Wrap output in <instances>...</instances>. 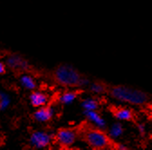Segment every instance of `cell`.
Returning <instances> with one entry per match:
<instances>
[{"mask_svg": "<svg viewBox=\"0 0 152 150\" xmlns=\"http://www.w3.org/2000/svg\"><path fill=\"white\" fill-rule=\"evenodd\" d=\"M83 138L90 147L94 149L110 148L115 146V142L109 136L108 132L93 125L83 130Z\"/></svg>", "mask_w": 152, "mask_h": 150, "instance_id": "3957f363", "label": "cell"}, {"mask_svg": "<svg viewBox=\"0 0 152 150\" xmlns=\"http://www.w3.org/2000/svg\"><path fill=\"white\" fill-rule=\"evenodd\" d=\"M19 82L21 86L28 90H34L37 88V83L34 80V78L30 74L27 73H22L19 77Z\"/></svg>", "mask_w": 152, "mask_h": 150, "instance_id": "7c38bea8", "label": "cell"}, {"mask_svg": "<svg viewBox=\"0 0 152 150\" xmlns=\"http://www.w3.org/2000/svg\"><path fill=\"white\" fill-rule=\"evenodd\" d=\"M114 147L118 148V149H127L128 148L127 146L122 145V144H117V143H115V146H114Z\"/></svg>", "mask_w": 152, "mask_h": 150, "instance_id": "d6986e66", "label": "cell"}, {"mask_svg": "<svg viewBox=\"0 0 152 150\" xmlns=\"http://www.w3.org/2000/svg\"><path fill=\"white\" fill-rule=\"evenodd\" d=\"M113 116L116 118L117 120L120 121H130L134 119V113L129 108L126 107H119L113 109Z\"/></svg>", "mask_w": 152, "mask_h": 150, "instance_id": "30bf717a", "label": "cell"}, {"mask_svg": "<svg viewBox=\"0 0 152 150\" xmlns=\"http://www.w3.org/2000/svg\"><path fill=\"white\" fill-rule=\"evenodd\" d=\"M5 62L7 67H9L14 71H26L31 68L29 62L25 57H23L22 55L17 53H11L7 55Z\"/></svg>", "mask_w": 152, "mask_h": 150, "instance_id": "8992f818", "label": "cell"}, {"mask_svg": "<svg viewBox=\"0 0 152 150\" xmlns=\"http://www.w3.org/2000/svg\"><path fill=\"white\" fill-rule=\"evenodd\" d=\"M53 133L45 130H34L29 137V144L34 148H46L54 140Z\"/></svg>", "mask_w": 152, "mask_h": 150, "instance_id": "277c9868", "label": "cell"}, {"mask_svg": "<svg viewBox=\"0 0 152 150\" xmlns=\"http://www.w3.org/2000/svg\"><path fill=\"white\" fill-rule=\"evenodd\" d=\"M108 94L118 101L133 106H143L149 100V97L145 91L122 84L109 87Z\"/></svg>", "mask_w": 152, "mask_h": 150, "instance_id": "6da1fadb", "label": "cell"}, {"mask_svg": "<svg viewBox=\"0 0 152 150\" xmlns=\"http://www.w3.org/2000/svg\"><path fill=\"white\" fill-rule=\"evenodd\" d=\"M54 115V109L51 105H45L36 108L33 113V118L39 123H46L50 121Z\"/></svg>", "mask_w": 152, "mask_h": 150, "instance_id": "52a82bcc", "label": "cell"}, {"mask_svg": "<svg viewBox=\"0 0 152 150\" xmlns=\"http://www.w3.org/2000/svg\"><path fill=\"white\" fill-rule=\"evenodd\" d=\"M79 94H80L79 90L68 89L67 90L64 91L62 94L58 97V101L63 105L72 104L76 99L78 98Z\"/></svg>", "mask_w": 152, "mask_h": 150, "instance_id": "8fae6325", "label": "cell"}, {"mask_svg": "<svg viewBox=\"0 0 152 150\" xmlns=\"http://www.w3.org/2000/svg\"><path fill=\"white\" fill-rule=\"evenodd\" d=\"M77 131L70 127H60L54 135V141L63 148L72 146L77 139Z\"/></svg>", "mask_w": 152, "mask_h": 150, "instance_id": "5b68a950", "label": "cell"}, {"mask_svg": "<svg viewBox=\"0 0 152 150\" xmlns=\"http://www.w3.org/2000/svg\"><path fill=\"white\" fill-rule=\"evenodd\" d=\"M11 103V97L5 91L0 92V110L5 111Z\"/></svg>", "mask_w": 152, "mask_h": 150, "instance_id": "2e32d148", "label": "cell"}, {"mask_svg": "<svg viewBox=\"0 0 152 150\" xmlns=\"http://www.w3.org/2000/svg\"><path fill=\"white\" fill-rule=\"evenodd\" d=\"M83 77V75L74 66L67 63H62L56 66L53 73L54 82L67 89L80 88Z\"/></svg>", "mask_w": 152, "mask_h": 150, "instance_id": "7a4b0ae2", "label": "cell"}, {"mask_svg": "<svg viewBox=\"0 0 152 150\" xmlns=\"http://www.w3.org/2000/svg\"><path fill=\"white\" fill-rule=\"evenodd\" d=\"M81 106L83 110H98V108H100V102L95 98L87 97L83 99Z\"/></svg>", "mask_w": 152, "mask_h": 150, "instance_id": "9a60e30c", "label": "cell"}, {"mask_svg": "<svg viewBox=\"0 0 152 150\" xmlns=\"http://www.w3.org/2000/svg\"><path fill=\"white\" fill-rule=\"evenodd\" d=\"M7 63L6 62H0V73L1 74H5L7 71Z\"/></svg>", "mask_w": 152, "mask_h": 150, "instance_id": "e0dca14e", "label": "cell"}, {"mask_svg": "<svg viewBox=\"0 0 152 150\" xmlns=\"http://www.w3.org/2000/svg\"><path fill=\"white\" fill-rule=\"evenodd\" d=\"M124 132V127L123 125L121 124V122L119 120L117 122H114L110 127L109 128L108 130V134L109 136L114 140V139H116L118 138H120Z\"/></svg>", "mask_w": 152, "mask_h": 150, "instance_id": "5bb4252c", "label": "cell"}, {"mask_svg": "<svg viewBox=\"0 0 152 150\" xmlns=\"http://www.w3.org/2000/svg\"><path fill=\"white\" fill-rule=\"evenodd\" d=\"M83 113L86 119L93 126L102 129L106 128V121L97 110H83Z\"/></svg>", "mask_w": 152, "mask_h": 150, "instance_id": "9c48e42d", "label": "cell"}, {"mask_svg": "<svg viewBox=\"0 0 152 150\" xmlns=\"http://www.w3.org/2000/svg\"><path fill=\"white\" fill-rule=\"evenodd\" d=\"M89 90L95 95H102L104 93H108L109 87L102 82H92L89 85Z\"/></svg>", "mask_w": 152, "mask_h": 150, "instance_id": "4fadbf2b", "label": "cell"}, {"mask_svg": "<svg viewBox=\"0 0 152 150\" xmlns=\"http://www.w3.org/2000/svg\"><path fill=\"white\" fill-rule=\"evenodd\" d=\"M137 127H138V130H139V132H140V134H141V135H144L145 134V126L143 125V124H138L137 125Z\"/></svg>", "mask_w": 152, "mask_h": 150, "instance_id": "ac0fdd59", "label": "cell"}, {"mask_svg": "<svg viewBox=\"0 0 152 150\" xmlns=\"http://www.w3.org/2000/svg\"><path fill=\"white\" fill-rule=\"evenodd\" d=\"M29 101L30 104L34 108H39L42 106H45L48 104L49 97L46 93L41 91V90H32V92L29 95Z\"/></svg>", "mask_w": 152, "mask_h": 150, "instance_id": "ba28073f", "label": "cell"}]
</instances>
